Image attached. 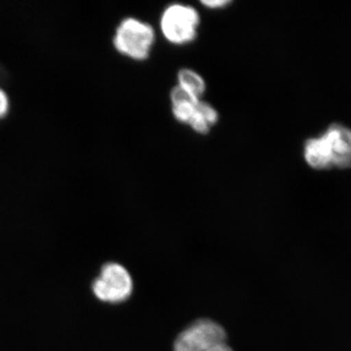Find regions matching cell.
Returning a JSON list of instances; mask_svg holds the SVG:
<instances>
[{"label":"cell","instance_id":"4","mask_svg":"<svg viewBox=\"0 0 351 351\" xmlns=\"http://www.w3.org/2000/svg\"><path fill=\"white\" fill-rule=\"evenodd\" d=\"M199 22V14L193 7L172 4L161 16V32L169 43L184 45L195 40Z\"/></svg>","mask_w":351,"mask_h":351},{"label":"cell","instance_id":"3","mask_svg":"<svg viewBox=\"0 0 351 351\" xmlns=\"http://www.w3.org/2000/svg\"><path fill=\"white\" fill-rule=\"evenodd\" d=\"M175 351H232L223 327L212 320L195 321L176 339Z\"/></svg>","mask_w":351,"mask_h":351},{"label":"cell","instance_id":"8","mask_svg":"<svg viewBox=\"0 0 351 351\" xmlns=\"http://www.w3.org/2000/svg\"><path fill=\"white\" fill-rule=\"evenodd\" d=\"M178 82H179V86L184 88L199 100L200 97L204 94L205 89H206V84H205L202 76L191 69H181L178 73Z\"/></svg>","mask_w":351,"mask_h":351},{"label":"cell","instance_id":"10","mask_svg":"<svg viewBox=\"0 0 351 351\" xmlns=\"http://www.w3.org/2000/svg\"><path fill=\"white\" fill-rule=\"evenodd\" d=\"M201 3L207 7V8L217 9L223 8V7L228 6L230 1H225V0H218V1H202Z\"/></svg>","mask_w":351,"mask_h":351},{"label":"cell","instance_id":"2","mask_svg":"<svg viewBox=\"0 0 351 351\" xmlns=\"http://www.w3.org/2000/svg\"><path fill=\"white\" fill-rule=\"evenodd\" d=\"M156 39L151 25L135 18H126L120 23L113 38V45L120 54L135 61H145Z\"/></svg>","mask_w":351,"mask_h":351},{"label":"cell","instance_id":"11","mask_svg":"<svg viewBox=\"0 0 351 351\" xmlns=\"http://www.w3.org/2000/svg\"><path fill=\"white\" fill-rule=\"evenodd\" d=\"M7 77V73L5 69L2 66V64H0V82L2 80H5Z\"/></svg>","mask_w":351,"mask_h":351},{"label":"cell","instance_id":"9","mask_svg":"<svg viewBox=\"0 0 351 351\" xmlns=\"http://www.w3.org/2000/svg\"><path fill=\"white\" fill-rule=\"evenodd\" d=\"M9 112V99L5 92L0 88V119H3Z\"/></svg>","mask_w":351,"mask_h":351},{"label":"cell","instance_id":"7","mask_svg":"<svg viewBox=\"0 0 351 351\" xmlns=\"http://www.w3.org/2000/svg\"><path fill=\"white\" fill-rule=\"evenodd\" d=\"M218 119L217 110L209 104L200 101L188 124L196 133L205 135L209 133L210 129L218 122Z\"/></svg>","mask_w":351,"mask_h":351},{"label":"cell","instance_id":"1","mask_svg":"<svg viewBox=\"0 0 351 351\" xmlns=\"http://www.w3.org/2000/svg\"><path fill=\"white\" fill-rule=\"evenodd\" d=\"M306 164L315 170L351 168V128L332 122L317 136L307 138L302 147Z\"/></svg>","mask_w":351,"mask_h":351},{"label":"cell","instance_id":"5","mask_svg":"<svg viewBox=\"0 0 351 351\" xmlns=\"http://www.w3.org/2000/svg\"><path fill=\"white\" fill-rule=\"evenodd\" d=\"M94 295L101 302L119 304L125 302L133 292V280L123 265L108 263L101 269L93 283Z\"/></svg>","mask_w":351,"mask_h":351},{"label":"cell","instance_id":"6","mask_svg":"<svg viewBox=\"0 0 351 351\" xmlns=\"http://www.w3.org/2000/svg\"><path fill=\"white\" fill-rule=\"evenodd\" d=\"M171 104H172V112L175 119L182 123H189L196 106L200 100L193 94L184 90V88L177 86L173 88L170 94Z\"/></svg>","mask_w":351,"mask_h":351}]
</instances>
